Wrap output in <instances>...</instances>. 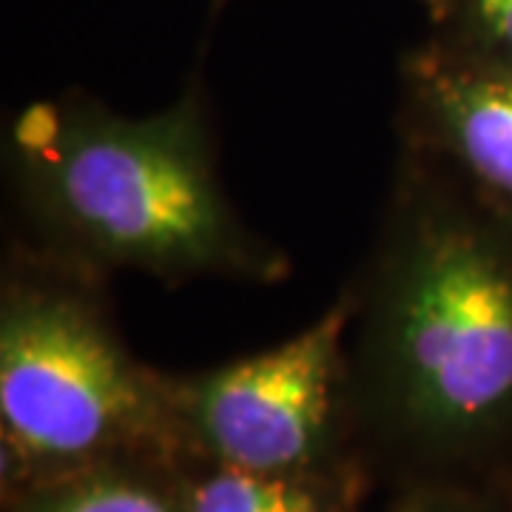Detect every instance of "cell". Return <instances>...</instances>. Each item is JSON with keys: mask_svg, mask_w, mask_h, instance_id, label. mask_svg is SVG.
I'll list each match as a JSON object with an SVG mask.
<instances>
[{"mask_svg": "<svg viewBox=\"0 0 512 512\" xmlns=\"http://www.w3.org/2000/svg\"><path fill=\"white\" fill-rule=\"evenodd\" d=\"M512 495L461 481H410L387 512H507Z\"/></svg>", "mask_w": 512, "mask_h": 512, "instance_id": "cell-9", "label": "cell"}, {"mask_svg": "<svg viewBox=\"0 0 512 512\" xmlns=\"http://www.w3.org/2000/svg\"><path fill=\"white\" fill-rule=\"evenodd\" d=\"M353 288L279 345L225 365L165 373L188 461L322 476L365 467L350 410Z\"/></svg>", "mask_w": 512, "mask_h": 512, "instance_id": "cell-4", "label": "cell"}, {"mask_svg": "<svg viewBox=\"0 0 512 512\" xmlns=\"http://www.w3.org/2000/svg\"><path fill=\"white\" fill-rule=\"evenodd\" d=\"M177 478L183 512H350L365 484V467L291 476L185 461Z\"/></svg>", "mask_w": 512, "mask_h": 512, "instance_id": "cell-6", "label": "cell"}, {"mask_svg": "<svg viewBox=\"0 0 512 512\" xmlns=\"http://www.w3.org/2000/svg\"><path fill=\"white\" fill-rule=\"evenodd\" d=\"M353 288L362 458L512 495V214L402 146Z\"/></svg>", "mask_w": 512, "mask_h": 512, "instance_id": "cell-1", "label": "cell"}, {"mask_svg": "<svg viewBox=\"0 0 512 512\" xmlns=\"http://www.w3.org/2000/svg\"><path fill=\"white\" fill-rule=\"evenodd\" d=\"M180 467L111 461L6 495L9 512H183Z\"/></svg>", "mask_w": 512, "mask_h": 512, "instance_id": "cell-7", "label": "cell"}, {"mask_svg": "<svg viewBox=\"0 0 512 512\" xmlns=\"http://www.w3.org/2000/svg\"><path fill=\"white\" fill-rule=\"evenodd\" d=\"M424 6L436 43L512 66V0H424Z\"/></svg>", "mask_w": 512, "mask_h": 512, "instance_id": "cell-8", "label": "cell"}, {"mask_svg": "<svg viewBox=\"0 0 512 512\" xmlns=\"http://www.w3.org/2000/svg\"><path fill=\"white\" fill-rule=\"evenodd\" d=\"M396 126L402 146L436 157L512 214V66L427 37L402 57Z\"/></svg>", "mask_w": 512, "mask_h": 512, "instance_id": "cell-5", "label": "cell"}, {"mask_svg": "<svg viewBox=\"0 0 512 512\" xmlns=\"http://www.w3.org/2000/svg\"><path fill=\"white\" fill-rule=\"evenodd\" d=\"M111 461H188L165 370L128 350L103 276L15 239L0 274L3 493Z\"/></svg>", "mask_w": 512, "mask_h": 512, "instance_id": "cell-3", "label": "cell"}, {"mask_svg": "<svg viewBox=\"0 0 512 512\" xmlns=\"http://www.w3.org/2000/svg\"><path fill=\"white\" fill-rule=\"evenodd\" d=\"M3 151L18 242L57 262L165 285L291 276V256L242 220L225 191L200 80L148 114H120L92 94L32 100Z\"/></svg>", "mask_w": 512, "mask_h": 512, "instance_id": "cell-2", "label": "cell"}]
</instances>
